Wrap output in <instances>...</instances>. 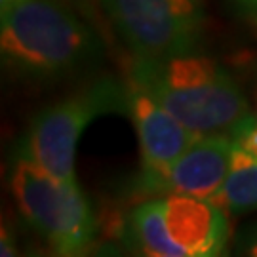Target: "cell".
Segmentation results:
<instances>
[{"mask_svg": "<svg viewBox=\"0 0 257 257\" xmlns=\"http://www.w3.org/2000/svg\"><path fill=\"white\" fill-rule=\"evenodd\" d=\"M128 109L126 116L132 120L139 141L141 166L145 170H160L181 156L198 138L185 128L143 84L126 73Z\"/></svg>", "mask_w": 257, "mask_h": 257, "instance_id": "cell-8", "label": "cell"}, {"mask_svg": "<svg viewBox=\"0 0 257 257\" xmlns=\"http://www.w3.org/2000/svg\"><path fill=\"white\" fill-rule=\"evenodd\" d=\"M18 253V246H16V236L6 225H2V234H0V255L2 257H12Z\"/></svg>", "mask_w": 257, "mask_h": 257, "instance_id": "cell-12", "label": "cell"}, {"mask_svg": "<svg viewBox=\"0 0 257 257\" xmlns=\"http://www.w3.org/2000/svg\"><path fill=\"white\" fill-rule=\"evenodd\" d=\"M232 162V139L229 134L198 136L194 143L160 170L139 168L130 177L126 194L139 202L164 194H191L211 198L219 191Z\"/></svg>", "mask_w": 257, "mask_h": 257, "instance_id": "cell-7", "label": "cell"}, {"mask_svg": "<svg viewBox=\"0 0 257 257\" xmlns=\"http://www.w3.org/2000/svg\"><path fill=\"white\" fill-rule=\"evenodd\" d=\"M2 63L33 80L82 73L103 55L93 27L63 0H19L0 12Z\"/></svg>", "mask_w": 257, "mask_h": 257, "instance_id": "cell-1", "label": "cell"}, {"mask_svg": "<svg viewBox=\"0 0 257 257\" xmlns=\"http://www.w3.org/2000/svg\"><path fill=\"white\" fill-rule=\"evenodd\" d=\"M255 114H257V90H255Z\"/></svg>", "mask_w": 257, "mask_h": 257, "instance_id": "cell-15", "label": "cell"}, {"mask_svg": "<svg viewBox=\"0 0 257 257\" xmlns=\"http://www.w3.org/2000/svg\"><path fill=\"white\" fill-rule=\"evenodd\" d=\"M128 74L196 136L230 134L253 114L236 78L198 52L162 59L130 57Z\"/></svg>", "mask_w": 257, "mask_h": 257, "instance_id": "cell-2", "label": "cell"}, {"mask_svg": "<svg viewBox=\"0 0 257 257\" xmlns=\"http://www.w3.org/2000/svg\"><path fill=\"white\" fill-rule=\"evenodd\" d=\"M101 8L134 59L196 52L206 0H101Z\"/></svg>", "mask_w": 257, "mask_h": 257, "instance_id": "cell-6", "label": "cell"}, {"mask_svg": "<svg viewBox=\"0 0 257 257\" xmlns=\"http://www.w3.org/2000/svg\"><path fill=\"white\" fill-rule=\"evenodd\" d=\"M19 0H0V12H4V10L12 8L14 4H18Z\"/></svg>", "mask_w": 257, "mask_h": 257, "instance_id": "cell-14", "label": "cell"}, {"mask_svg": "<svg viewBox=\"0 0 257 257\" xmlns=\"http://www.w3.org/2000/svg\"><path fill=\"white\" fill-rule=\"evenodd\" d=\"M232 139V147L242 155L257 160V114H249L236 128L229 134Z\"/></svg>", "mask_w": 257, "mask_h": 257, "instance_id": "cell-10", "label": "cell"}, {"mask_svg": "<svg viewBox=\"0 0 257 257\" xmlns=\"http://www.w3.org/2000/svg\"><path fill=\"white\" fill-rule=\"evenodd\" d=\"M230 215H242L257 210V160L232 147L230 170L219 191L211 196Z\"/></svg>", "mask_w": 257, "mask_h": 257, "instance_id": "cell-9", "label": "cell"}, {"mask_svg": "<svg viewBox=\"0 0 257 257\" xmlns=\"http://www.w3.org/2000/svg\"><path fill=\"white\" fill-rule=\"evenodd\" d=\"M234 251L240 255H253L257 257V221L238 232L234 242Z\"/></svg>", "mask_w": 257, "mask_h": 257, "instance_id": "cell-11", "label": "cell"}, {"mask_svg": "<svg viewBox=\"0 0 257 257\" xmlns=\"http://www.w3.org/2000/svg\"><path fill=\"white\" fill-rule=\"evenodd\" d=\"M238 8L257 25V0H236Z\"/></svg>", "mask_w": 257, "mask_h": 257, "instance_id": "cell-13", "label": "cell"}, {"mask_svg": "<svg viewBox=\"0 0 257 257\" xmlns=\"http://www.w3.org/2000/svg\"><path fill=\"white\" fill-rule=\"evenodd\" d=\"M122 238L139 255L217 257L229 246V213L211 198L153 196L128 211Z\"/></svg>", "mask_w": 257, "mask_h": 257, "instance_id": "cell-3", "label": "cell"}, {"mask_svg": "<svg viewBox=\"0 0 257 257\" xmlns=\"http://www.w3.org/2000/svg\"><path fill=\"white\" fill-rule=\"evenodd\" d=\"M126 80L99 76L40 110L31 120L25 136L16 147V155L35 160L57 177L76 179V147L86 128L105 114H126Z\"/></svg>", "mask_w": 257, "mask_h": 257, "instance_id": "cell-5", "label": "cell"}, {"mask_svg": "<svg viewBox=\"0 0 257 257\" xmlns=\"http://www.w3.org/2000/svg\"><path fill=\"white\" fill-rule=\"evenodd\" d=\"M10 187L19 215L55 255H82L97 236V219L76 179L57 177L23 155H14Z\"/></svg>", "mask_w": 257, "mask_h": 257, "instance_id": "cell-4", "label": "cell"}]
</instances>
